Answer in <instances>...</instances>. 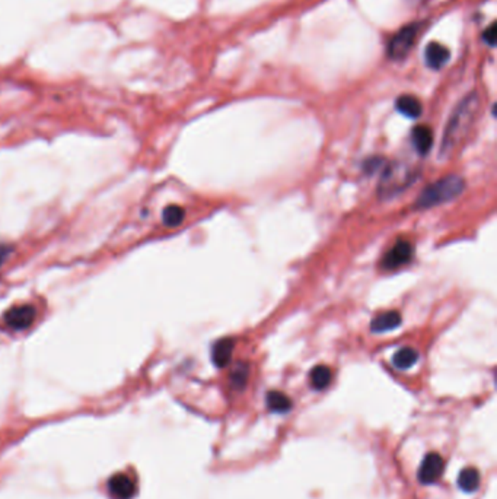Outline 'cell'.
Masks as SVG:
<instances>
[{
	"label": "cell",
	"instance_id": "obj_20",
	"mask_svg": "<svg viewBox=\"0 0 497 499\" xmlns=\"http://www.w3.org/2000/svg\"><path fill=\"white\" fill-rule=\"evenodd\" d=\"M483 40L485 41V44L490 45V47H494V44H496V24H492L487 29L483 32Z\"/></svg>",
	"mask_w": 497,
	"mask_h": 499
},
{
	"label": "cell",
	"instance_id": "obj_7",
	"mask_svg": "<svg viewBox=\"0 0 497 499\" xmlns=\"http://www.w3.org/2000/svg\"><path fill=\"white\" fill-rule=\"evenodd\" d=\"M36 315L37 311L32 305H16V307H12L6 311L5 323L16 332L25 330L36 320Z\"/></svg>",
	"mask_w": 497,
	"mask_h": 499
},
{
	"label": "cell",
	"instance_id": "obj_18",
	"mask_svg": "<svg viewBox=\"0 0 497 499\" xmlns=\"http://www.w3.org/2000/svg\"><path fill=\"white\" fill-rule=\"evenodd\" d=\"M186 212L181 206L177 205H171L165 208L164 215H162V221L164 223L168 226V228H177L178 225H181V222L184 221Z\"/></svg>",
	"mask_w": 497,
	"mask_h": 499
},
{
	"label": "cell",
	"instance_id": "obj_2",
	"mask_svg": "<svg viewBox=\"0 0 497 499\" xmlns=\"http://www.w3.org/2000/svg\"><path fill=\"white\" fill-rule=\"evenodd\" d=\"M417 178L416 168L404 162H390L383 165L382 175L378 184V196L382 200H388L398 196L405 188H409Z\"/></svg>",
	"mask_w": 497,
	"mask_h": 499
},
{
	"label": "cell",
	"instance_id": "obj_21",
	"mask_svg": "<svg viewBox=\"0 0 497 499\" xmlns=\"http://www.w3.org/2000/svg\"><path fill=\"white\" fill-rule=\"evenodd\" d=\"M379 168H383V161L379 160V158H370V160L365 162V169L369 173H374Z\"/></svg>",
	"mask_w": 497,
	"mask_h": 499
},
{
	"label": "cell",
	"instance_id": "obj_10",
	"mask_svg": "<svg viewBox=\"0 0 497 499\" xmlns=\"http://www.w3.org/2000/svg\"><path fill=\"white\" fill-rule=\"evenodd\" d=\"M403 319L398 311H385L379 315H377L370 323V330L374 333H385L395 330V328L400 327Z\"/></svg>",
	"mask_w": 497,
	"mask_h": 499
},
{
	"label": "cell",
	"instance_id": "obj_6",
	"mask_svg": "<svg viewBox=\"0 0 497 499\" xmlns=\"http://www.w3.org/2000/svg\"><path fill=\"white\" fill-rule=\"evenodd\" d=\"M413 244L407 240H398L390 248V252L382 258V267L385 270L398 269L407 265L413 258Z\"/></svg>",
	"mask_w": 497,
	"mask_h": 499
},
{
	"label": "cell",
	"instance_id": "obj_12",
	"mask_svg": "<svg viewBox=\"0 0 497 499\" xmlns=\"http://www.w3.org/2000/svg\"><path fill=\"white\" fill-rule=\"evenodd\" d=\"M411 142L416 151L420 155H426L433 145V132L427 126H417L411 132Z\"/></svg>",
	"mask_w": 497,
	"mask_h": 499
},
{
	"label": "cell",
	"instance_id": "obj_17",
	"mask_svg": "<svg viewBox=\"0 0 497 499\" xmlns=\"http://www.w3.org/2000/svg\"><path fill=\"white\" fill-rule=\"evenodd\" d=\"M311 384L315 390H324L330 385L333 380V371L325 365H316L311 374Z\"/></svg>",
	"mask_w": 497,
	"mask_h": 499
},
{
	"label": "cell",
	"instance_id": "obj_3",
	"mask_svg": "<svg viewBox=\"0 0 497 499\" xmlns=\"http://www.w3.org/2000/svg\"><path fill=\"white\" fill-rule=\"evenodd\" d=\"M466 188V181L459 175H446L431 186H427L416 202L419 209H429L437 205H444L462 195Z\"/></svg>",
	"mask_w": 497,
	"mask_h": 499
},
{
	"label": "cell",
	"instance_id": "obj_14",
	"mask_svg": "<svg viewBox=\"0 0 497 499\" xmlns=\"http://www.w3.org/2000/svg\"><path fill=\"white\" fill-rule=\"evenodd\" d=\"M419 361V352L416 349L407 346L395 352L392 356V364L397 369H409Z\"/></svg>",
	"mask_w": 497,
	"mask_h": 499
},
{
	"label": "cell",
	"instance_id": "obj_15",
	"mask_svg": "<svg viewBox=\"0 0 497 499\" xmlns=\"http://www.w3.org/2000/svg\"><path fill=\"white\" fill-rule=\"evenodd\" d=\"M480 472L474 467H467L459 473L458 478V486L461 491L464 492H474L479 489L480 486Z\"/></svg>",
	"mask_w": 497,
	"mask_h": 499
},
{
	"label": "cell",
	"instance_id": "obj_11",
	"mask_svg": "<svg viewBox=\"0 0 497 499\" xmlns=\"http://www.w3.org/2000/svg\"><path fill=\"white\" fill-rule=\"evenodd\" d=\"M233 352V340L220 339L212 348V361L218 368H225L231 362Z\"/></svg>",
	"mask_w": 497,
	"mask_h": 499
},
{
	"label": "cell",
	"instance_id": "obj_9",
	"mask_svg": "<svg viewBox=\"0 0 497 499\" xmlns=\"http://www.w3.org/2000/svg\"><path fill=\"white\" fill-rule=\"evenodd\" d=\"M424 58H426V64L431 67V69L439 71L440 67H444L448 63L450 53L445 45L439 42H431L424 51Z\"/></svg>",
	"mask_w": 497,
	"mask_h": 499
},
{
	"label": "cell",
	"instance_id": "obj_8",
	"mask_svg": "<svg viewBox=\"0 0 497 499\" xmlns=\"http://www.w3.org/2000/svg\"><path fill=\"white\" fill-rule=\"evenodd\" d=\"M444 469H445L444 459L440 457L437 452H431V454H427L422 461V466L419 469V480L424 485H432L440 479Z\"/></svg>",
	"mask_w": 497,
	"mask_h": 499
},
{
	"label": "cell",
	"instance_id": "obj_19",
	"mask_svg": "<svg viewBox=\"0 0 497 499\" xmlns=\"http://www.w3.org/2000/svg\"><path fill=\"white\" fill-rule=\"evenodd\" d=\"M248 376H250V368H248V365H245V364L236 365V368L231 374L232 387L236 390L244 389V385L246 384V380H248Z\"/></svg>",
	"mask_w": 497,
	"mask_h": 499
},
{
	"label": "cell",
	"instance_id": "obj_1",
	"mask_svg": "<svg viewBox=\"0 0 497 499\" xmlns=\"http://www.w3.org/2000/svg\"><path fill=\"white\" fill-rule=\"evenodd\" d=\"M479 110H480V98L476 90H474V93L468 94L455 107V110L452 111L439 149V156L442 158V160H446V158L454 154L457 151V147L461 145V142L464 141V138L471 130L474 121L477 119Z\"/></svg>",
	"mask_w": 497,
	"mask_h": 499
},
{
	"label": "cell",
	"instance_id": "obj_13",
	"mask_svg": "<svg viewBox=\"0 0 497 499\" xmlns=\"http://www.w3.org/2000/svg\"><path fill=\"white\" fill-rule=\"evenodd\" d=\"M395 107H397L403 116L409 119H419L423 112V106L419 98L413 95H401L397 99V103H395Z\"/></svg>",
	"mask_w": 497,
	"mask_h": 499
},
{
	"label": "cell",
	"instance_id": "obj_16",
	"mask_svg": "<svg viewBox=\"0 0 497 499\" xmlns=\"http://www.w3.org/2000/svg\"><path fill=\"white\" fill-rule=\"evenodd\" d=\"M267 406L271 412L286 413L292 409V400L281 391H270L267 393Z\"/></svg>",
	"mask_w": 497,
	"mask_h": 499
},
{
	"label": "cell",
	"instance_id": "obj_5",
	"mask_svg": "<svg viewBox=\"0 0 497 499\" xmlns=\"http://www.w3.org/2000/svg\"><path fill=\"white\" fill-rule=\"evenodd\" d=\"M107 492L111 499H133L138 494V482L129 473H117L110 478Z\"/></svg>",
	"mask_w": 497,
	"mask_h": 499
},
{
	"label": "cell",
	"instance_id": "obj_4",
	"mask_svg": "<svg viewBox=\"0 0 497 499\" xmlns=\"http://www.w3.org/2000/svg\"><path fill=\"white\" fill-rule=\"evenodd\" d=\"M420 25L411 24L407 25L403 29H400L395 36L391 38L388 44V58L391 60H403L407 58V54L410 53L413 45L419 37Z\"/></svg>",
	"mask_w": 497,
	"mask_h": 499
},
{
	"label": "cell",
	"instance_id": "obj_22",
	"mask_svg": "<svg viewBox=\"0 0 497 499\" xmlns=\"http://www.w3.org/2000/svg\"><path fill=\"white\" fill-rule=\"evenodd\" d=\"M414 2H420V0H414ZM422 2H424V0H422Z\"/></svg>",
	"mask_w": 497,
	"mask_h": 499
}]
</instances>
